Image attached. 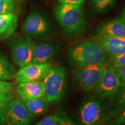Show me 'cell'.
Masks as SVG:
<instances>
[{
    "mask_svg": "<svg viewBox=\"0 0 125 125\" xmlns=\"http://www.w3.org/2000/svg\"><path fill=\"white\" fill-rule=\"evenodd\" d=\"M108 55L101 45L95 41H87L68 51V58L74 67L107 64Z\"/></svg>",
    "mask_w": 125,
    "mask_h": 125,
    "instance_id": "1",
    "label": "cell"
},
{
    "mask_svg": "<svg viewBox=\"0 0 125 125\" xmlns=\"http://www.w3.org/2000/svg\"><path fill=\"white\" fill-rule=\"evenodd\" d=\"M107 118L105 103L95 94L85 98L76 114L77 125H104Z\"/></svg>",
    "mask_w": 125,
    "mask_h": 125,
    "instance_id": "2",
    "label": "cell"
},
{
    "mask_svg": "<svg viewBox=\"0 0 125 125\" xmlns=\"http://www.w3.org/2000/svg\"><path fill=\"white\" fill-rule=\"evenodd\" d=\"M57 21L65 33L76 35L85 29V20L80 6L61 4L55 9Z\"/></svg>",
    "mask_w": 125,
    "mask_h": 125,
    "instance_id": "3",
    "label": "cell"
},
{
    "mask_svg": "<svg viewBox=\"0 0 125 125\" xmlns=\"http://www.w3.org/2000/svg\"><path fill=\"white\" fill-rule=\"evenodd\" d=\"M45 96L50 104H57L64 97L67 87V72L64 67L52 68L43 79Z\"/></svg>",
    "mask_w": 125,
    "mask_h": 125,
    "instance_id": "4",
    "label": "cell"
},
{
    "mask_svg": "<svg viewBox=\"0 0 125 125\" xmlns=\"http://www.w3.org/2000/svg\"><path fill=\"white\" fill-rule=\"evenodd\" d=\"M107 67V64L74 67L73 79L75 85L84 92L94 90Z\"/></svg>",
    "mask_w": 125,
    "mask_h": 125,
    "instance_id": "5",
    "label": "cell"
},
{
    "mask_svg": "<svg viewBox=\"0 0 125 125\" xmlns=\"http://www.w3.org/2000/svg\"><path fill=\"white\" fill-rule=\"evenodd\" d=\"M120 88L121 81L115 68L108 65L94 89L96 95L105 99L116 93Z\"/></svg>",
    "mask_w": 125,
    "mask_h": 125,
    "instance_id": "6",
    "label": "cell"
},
{
    "mask_svg": "<svg viewBox=\"0 0 125 125\" xmlns=\"http://www.w3.org/2000/svg\"><path fill=\"white\" fill-rule=\"evenodd\" d=\"M34 117L20 98H13L8 109L5 125H31Z\"/></svg>",
    "mask_w": 125,
    "mask_h": 125,
    "instance_id": "7",
    "label": "cell"
},
{
    "mask_svg": "<svg viewBox=\"0 0 125 125\" xmlns=\"http://www.w3.org/2000/svg\"><path fill=\"white\" fill-rule=\"evenodd\" d=\"M52 68V64L49 63H31L21 67L16 73L15 83L18 85L23 82L43 81Z\"/></svg>",
    "mask_w": 125,
    "mask_h": 125,
    "instance_id": "8",
    "label": "cell"
},
{
    "mask_svg": "<svg viewBox=\"0 0 125 125\" xmlns=\"http://www.w3.org/2000/svg\"><path fill=\"white\" fill-rule=\"evenodd\" d=\"M32 42L30 37L19 39L13 41L11 45V56L13 62L20 67L32 63Z\"/></svg>",
    "mask_w": 125,
    "mask_h": 125,
    "instance_id": "9",
    "label": "cell"
},
{
    "mask_svg": "<svg viewBox=\"0 0 125 125\" xmlns=\"http://www.w3.org/2000/svg\"><path fill=\"white\" fill-rule=\"evenodd\" d=\"M22 29L27 37L32 38L46 36L51 31L47 20L38 13H31L28 16L23 23Z\"/></svg>",
    "mask_w": 125,
    "mask_h": 125,
    "instance_id": "10",
    "label": "cell"
},
{
    "mask_svg": "<svg viewBox=\"0 0 125 125\" xmlns=\"http://www.w3.org/2000/svg\"><path fill=\"white\" fill-rule=\"evenodd\" d=\"M16 90L24 103L42 97L45 94L43 81L20 83L17 85Z\"/></svg>",
    "mask_w": 125,
    "mask_h": 125,
    "instance_id": "11",
    "label": "cell"
},
{
    "mask_svg": "<svg viewBox=\"0 0 125 125\" xmlns=\"http://www.w3.org/2000/svg\"><path fill=\"white\" fill-rule=\"evenodd\" d=\"M57 54V49L54 45L43 43L32 42V62L35 64H51Z\"/></svg>",
    "mask_w": 125,
    "mask_h": 125,
    "instance_id": "12",
    "label": "cell"
},
{
    "mask_svg": "<svg viewBox=\"0 0 125 125\" xmlns=\"http://www.w3.org/2000/svg\"><path fill=\"white\" fill-rule=\"evenodd\" d=\"M94 41L101 45L108 56L125 53V37L98 35Z\"/></svg>",
    "mask_w": 125,
    "mask_h": 125,
    "instance_id": "13",
    "label": "cell"
},
{
    "mask_svg": "<svg viewBox=\"0 0 125 125\" xmlns=\"http://www.w3.org/2000/svg\"><path fill=\"white\" fill-rule=\"evenodd\" d=\"M105 105L107 122L125 109V87H121L116 93L108 97Z\"/></svg>",
    "mask_w": 125,
    "mask_h": 125,
    "instance_id": "14",
    "label": "cell"
},
{
    "mask_svg": "<svg viewBox=\"0 0 125 125\" xmlns=\"http://www.w3.org/2000/svg\"><path fill=\"white\" fill-rule=\"evenodd\" d=\"M98 35L125 37V24L121 19H114L103 24L98 30Z\"/></svg>",
    "mask_w": 125,
    "mask_h": 125,
    "instance_id": "15",
    "label": "cell"
},
{
    "mask_svg": "<svg viewBox=\"0 0 125 125\" xmlns=\"http://www.w3.org/2000/svg\"><path fill=\"white\" fill-rule=\"evenodd\" d=\"M18 18L13 12L0 15V38H7L18 27Z\"/></svg>",
    "mask_w": 125,
    "mask_h": 125,
    "instance_id": "16",
    "label": "cell"
},
{
    "mask_svg": "<svg viewBox=\"0 0 125 125\" xmlns=\"http://www.w3.org/2000/svg\"><path fill=\"white\" fill-rule=\"evenodd\" d=\"M25 105L34 117L41 116L46 113L50 103L46 96L24 102Z\"/></svg>",
    "mask_w": 125,
    "mask_h": 125,
    "instance_id": "17",
    "label": "cell"
},
{
    "mask_svg": "<svg viewBox=\"0 0 125 125\" xmlns=\"http://www.w3.org/2000/svg\"><path fill=\"white\" fill-rule=\"evenodd\" d=\"M16 69L8 59L0 54V80L8 81L15 78Z\"/></svg>",
    "mask_w": 125,
    "mask_h": 125,
    "instance_id": "18",
    "label": "cell"
},
{
    "mask_svg": "<svg viewBox=\"0 0 125 125\" xmlns=\"http://www.w3.org/2000/svg\"><path fill=\"white\" fill-rule=\"evenodd\" d=\"M14 98L13 92H0V125H5V119L9 103Z\"/></svg>",
    "mask_w": 125,
    "mask_h": 125,
    "instance_id": "19",
    "label": "cell"
},
{
    "mask_svg": "<svg viewBox=\"0 0 125 125\" xmlns=\"http://www.w3.org/2000/svg\"><path fill=\"white\" fill-rule=\"evenodd\" d=\"M107 64L114 68L125 67V53L115 55H109Z\"/></svg>",
    "mask_w": 125,
    "mask_h": 125,
    "instance_id": "20",
    "label": "cell"
},
{
    "mask_svg": "<svg viewBox=\"0 0 125 125\" xmlns=\"http://www.w3.org/2000/svg\"><path fill=\"white\" fill-rule=\"evenodd\" d=\"M55 113L58 118L59 125H77L71 116L62 110H59Z\"/></svg>",
    "mask_w": 125,
    "mask_h": 125,
    "instance_id": "21",
    "label": "cell"
},
{
    "mask_svg": "<svg viewBox=\"0 0 125 125\" xmlns=\"http://www.w3.org/2000/svg\"><path fill=\"white\" fill-rule=\"evenodd\" d=\"M15 8V0H0V15L12 13Z\"/></svg>",
    "mask_w": 125,
    "mask_h": 125,
    "instance_id": "22",
    "label": "cell"
},
{
    "mask_svg": "<svg viewBox=\"0 0 125 125\" xmlns=\"http://www.w3.org/2000/svg\"><path fill=\"white\" fill-rule=\"evenodd\" d=\"M104 125H125V109L108 120Z\"/></svg>",
    "mask_w": 125,
    "mask_h": 125,
    "instance_id": "23",
    "label": "cell"
},
{
    "mask_svg": "<svg viewBox=\"0 0 125 125\" xmlns=\"http://www.w3.org/2000/svg\"><path fill=\"white\" fill-rule=\"evenodd\" d=\"M35 125H59L57 115L54 113L48 115Z\"/></svg>",
    "mask_w": 125,
    "mask_h": 125,
    "instance_id": "24",
    "label": "cell"
},
{
    "mask_svg": "<svg viewBox=\"0 0 125 125\" xmlns=\"http://www.w3.org/2000/svg\"><path fill=\"white\" fill-rule=\"evenodd\" d=\"M94 7L98 11H103L112 5L115 0H93Z\"/></svg>",
    "mask_w": 125,
    "mask_h": 125,
    "instance_id": "25",
    "label": "cell"
},
{
    "mask_svg": "<svg viewBox=\"0 0 125 125\" xmlns=\"http://www.w3.org/2000/svg\"><path fill=\"white\" fill-rule=\"evenodd\" d=\"M121 81V87H125V67L115 68Z\"/></svg>",
    "mask_w": 125,
    "mask_h": 125,
    "instance_id": "26",
    "label": "cell"
},
{
    "mask_svg": "<svg viewBox=\"0 0 125 125\" xmlns=\"http://www.w3.org/2000/svg\"><path fill=\"white\" fill-rule=\"evenodd\" d=\"M13 85L11 83L0 80V92H13Z\"/></svg>",
    "mask_w": 125,
    "mask_h": 125,
    "instance_id": "27",
    "label": "cell"
},
{
    "mask_svg": "<svg viewBox=\"0 0 125 125\" xmlns=\"http://www.w3.org/2000/svg\"><path fill=\"white\" fill-rule=\"evenodd\" d=\"M59 1L60 4H68L81 6L83 4L85 0H59Z\"/></svg>",
    "mask_w": 125,
    "mask_h": 125,
    "instance_id": "28",
    "label": "cell"
},
{
    "mask_svg": "<svg viewBox=\"0 0 125 125\" xmlns=\"http://www.w3.org/2000/svg\"><path fill=\"white\" fill-rule=\"evenodd\" d=\"M121 20H122L123 22L125 23V8L123 9L122 12V15H121Z\"/></svg>",
    "mask_w": 125,
    "mask_h": 125,
    "instance_id": "29",
    "label": "cell"
}]
</instances>
